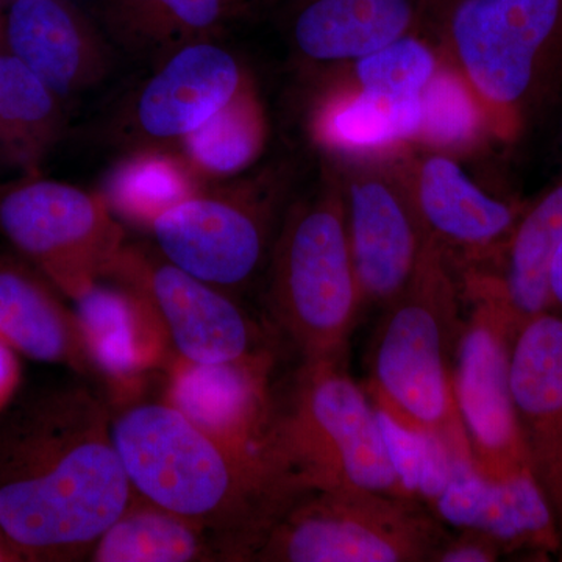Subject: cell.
<instances>
[{
	"label": "cell",
	"instance_id": "9",
	"mask_svg": "<svg viewBox=\"0 0 562 562\" xmlns=\"http://www.w3.org/2000/svg\"><path fill=\"white\" fill-rule=\"evenodd\" d=\"M0 235L69 299L105 277L127 246L103 192L43 173L0 183Z\"/></svg>",
	"mask_w": 562,
	"mask_h": 562
},
{
	"label": "cell",
	"instance_id": "13",
	"mask_svg": "<svg viewBox=\"0 0 562 562\" xmlns=\"http://www.w3.org/2000/svg\"><path fill=\"white\" fill-rule=\"evenodd\" d=\"M453 364V394L476 468L502 479L528 465L514 414L509 358L516 331L486 303H469Z\"/></svg>",
	"mask_w": 562,
	"mask_h": 562
},
{
	"label": "cell",
	"instance_id": "23",
	"mask_svg": "<svg viewBox=\"0 0 562 562\" xmlns=\"http://www.w3.org/2000/svg\"><path fill=\"white\" fill-rule=\"evenodd\" d=\"M313 81L306 127L325 157L391 154L417 143L422 94L397 98Z\"/></svg>",
	"mask_w": 562,
	"mask_h": 562
},
{
	"label": "cell",
	"instance_id": "22",
	"mask_svg": "<svg viewBox=\"0 0 562 562\" xmlns=\"http://www.w3.org/2000/svg\"><path fill=\"white\" fill-rule=\"evenodd\" d=\"M60 294L20 255L0 254V338L31 360L94 372L76 312Z\"/></svg>",
	"mask_w": 562,
	"mask_h": 562
},
{
	"label": "cell",
	"instance_id": "1",
	"mask_svg": "<svg viewBox=\"0 0 562 562\" xmlns=\"http://www.w3.org/2000/svg\"><path fill=\"white\" fill-rule=\"evenodd\" d=\"M133 497L98 395L54 387L0 414V530L22 562L90 557Z\"/></svg>",
	"mask_w": 562,
	"mask_h": 562
},
{
	"label": "cell",
	"instance_id": "5",
	"mask_svg": "<svg viewBox=\"0 0 562 562\" xmlns=\"http://www.w3.org/2000/svg\"><path fill=\"white\" fill-rule=\"evenodd\" d=\"M262 449L310 490L416 498L391 460L379 408L341 362H301L290 391L272 392Z\"/></svg>",
	"mask_w": 562,
	"mask_h": 562
},
{
	"label": "cell",
	"instance_id": "34",
	"mask_svg": "<svg viewBox=\"0 0 562 562\" xmlns=\"http://www.w3.org/2000/svg\"><path fill=\"white\" fill-rule=\"evenodd\" d=\"M461 2H465V0H424L427 25L438 29L446 14Z\"/></svg>",
	"mask_w": 562,
	"mask_h": 562
},
{
	"label": "cell",
	"instance_id": "26",
	"mask_svg": "<svg viewBox=\"0 0 562 562\" xmlns=\"http://www.w3.org/2000/svg\"><path fill=\"white\" fill-rule=\"evenodd\" d=\"M92 562L224 561L220 546L201 527L135 494L116 522L91 550Z\"/></svg>",
	"mask_w": 562,
	"mask_h": 562
},
{
	"label": "cell",
	"instance_id": "16",
	"mask_svg": "<svg viewBox=\"0 0 562 562\" xmlns=\"http://www.w3.org/2000/svg\"><path fill=\"white\" fill-rule=\"evenodd\" d=\"M92 371L109 383L120 403L155 369L168 368L173 350L149 299L125 281L102 277L72 299Z\"/></svg>",
	"mask_w": 562,
	"mask_h": 562
},
{
	"label": "cell",
	"instance_id": "27",
	"mask_svg": "<svg viewBox=\"0 0 562 562\" xmlns=\"http://www.w3.org/2000/svg\"><path fill=\"white\" fill-rule=\"evenodd\" d=\"M268 116L255 80L247 77L227 105L179 144L203 183L243 176L265 151Z\"/></svg>",
	"mask_w": 562,
	"mask_h": 562
},
{
	"label": "cell",
	"instance_id": "30",
	"mask_svg": "<svg viewBox=\"0 0 562 562\" xmlns=\"http://www.w3.org/2000/svg\"><path fill=\"white\" fill-rule=\"evenodd\" d=\"M422 106L424 120L417 146L452 155L472 149L480 140L492 136L482 103L447 60L422 92Z\"/></svg>",
	"mask_w": 562,
	"mask_h": 562
},
{
	"label": "cell",
	"instance_id": "21",
	"mask_svg": "<svg viewBox=\"0 0 562 562\" xmlns=\"http://www.w3.org/2000/svg\"><path fill=\"white\" fill-rule=\"evenodd\" d=\"M272 368L273 358L199 364L173 355L166 368L165 402L221 441L262 449Z\"/></svg>",
	"mask_w": 562,
	"mask_h": 562
},
{
	"label": "cell",
	"instance_id": "20",
	"mask_svg": "<svg viewBox=\"0 0 562 562\" xmlns=\"http://www.w3.org/2000/svg\"><path fill=\"white\" fill-rule=\"evenodd\" d=\"M562 239V177L528 201L508 241L494 260L458 272L462 302L486 303L519 330L549 312V272Z\"/></svg>",
	"mask_w": 562,
	"mask_h": 562
},
{
	"label": "cell",
	"instance_id": "10",
	"mask_svg": "<svg viewBox=\"0 0 562 562\" xmlns=\"http://www.w3.org/2000/svg\"><path fill=\"white\" fill-rule=\"evenodd\" d=\"M395 151L325 157L341 187L362 301L382 310L408 286L430 241Z\"/></svg>",
	"mask_w": 562,
	"mask_h": 562
},
{
	"label": "cell",
	"instance_id": "31",
	"mask_svg": "<svg viewBox=\"0 0 562 562\" xmlns=\"http://www.w3.org/2000/svg\"><path fill=\"white\" fill-rule=\"evenodd\" d=\"M502 557L501 547L487 536L457 530L449 535L432 562H494Z\"/></svg>",
	"mask_w": 562,
	"mask_h": 562
},
{
	"label": "cell",
	"instance_id": "2",
	"mask_svg": "<svg viewBox=\"0 0 562 562\" xmlns=\"http://www.w3.org/2000/svg\"><path fill=\"white\" fill-rule=\"evenodd\" d=\"M113 439L133 492L209 532L224 561H251L310 490L266 450L221 441L165 401L124 405Z\"/></svg>",
	"mask_w": 562,
	"mask_h": 562
},
{
	"label": "cell",
	"instance_id": "12",
	"mask_svg": "<svg viewBox=\"0 0 562 562\" xmlns=\"http://www.w3.org/2000/svg\"><path fill=\"white\" fill-rule=\"evenodd\" d=\"M395 158L425 231L454 271L494 260L528 202L492 195L446 151L409 144Z\"/></svg>",
	"mask_w": 562,
	"mask_h": 562
},
{
	"label": "cell",
	"instance_id": "36",
	"mask_svg": "<svg viewBox=\"0 0 562 562\" xmlns=\"http://www.w3.org/2000/svg\"><path fill=\"white\" fill-rule=\"evenodd\" d=\"M558 154H560L561 168H562V125H561L560 136H558Z\"/></svg>",
	"mask_w": 562,
	"mask_h": 562
},
{
	"label": "cell",
	"instance_id": "18",
	"mask_svg": "<svg viewBox=\"0 0 562 562\" xmlns=\"http://www.w3.org/2000/svg\"><path fill=\"white\" fill-rule=\"evenodd\" d=\"M509 387L528 465L562 532V316L546 312L514 335Z\"/></svg>",
	"mask_w": 562,
	"mask_h": 562
},
{
	"label": "cell",
	"instance_id": "15",
	"mask_svg": "<svg viewBox=\"0 0 562 562\" xmlns=\"http://www.w3.org/2000/svg\"><path fill=\"white\" fill-rule=\"evenodd\" d=\"M428 508L453 530L487 536L503 557H552L562 549L552 505L530 469L494 479L473 458L453 454L449 483Z\"/></svg>",
	"mask_w": 562,
	"mask_h": 562
},
{
	"label": "cell",
	"instance_id": "6",
	"mask_svg": "<svg viewBox=\"0 0 562 562\" xmlns=\"http://www.w3.org/2000/svg\"><path fill=\"white\" fill-rule=\"evenodd\" d=\"M436 31L497 139H516L560 90L562 0H465Z\"/></svg>",
	"mask_w": 562,
	"mask_h": 562
},
{
	"label": "cell",
	"instance_id": "28",
	"mask_svg": "<svg viewBox=\"0 0 562 562\" xmlns=\"http://www.w3.org/2000/svg\"><path fill=\"white\" fill-rule=\"evenodd\" d=\"M203 187L180 150L139 147L114 166L102 192L120 220L150 228L158 216Z\"/></svg>",
	"mask_w": 562,
	"mask_h": 562
},
{
	"label": "cell",
	"instance_id": "8",
	"mask_svg": "<svg viewBox=\"0 0 562 562\" xmlns=\"http://www.w3.org/2000/svg\"><path fill=\"white\" fill-rule=\"evenodd\" d=\"M449 535L417 498L308 490L281 514L251 561L432 562Z\"/></svg>",
	"mask_w": 562,
	"mask_h": 562
},
{
	"label": "cell",
	"instance_id": "33",
	"mask_svg": "<svg viewBox=\"0 0 562 562\" xmlns=\"http://www.w3.org/2000/svg\"><path fill=\"white\" fill-rule=\"evenodd\" d=\"M549 312L562 316V239L554 251L549 272Z\"/></svg>",
	"mask_w": 562,
	"mask_h": 562
},
{
	"label": "cell",
	"instance_id": "24",
	"mask_svg": "<svg viewBox=\"0 0 562 562\" xmlns=\"http://www.w3.org/2000/svg\"><path fill=\"white\" fill-rule=\"evenodd\" d=\"M250 0H95L94 20L113 46L151 61L217 38Z\"/></svg>",
	"mask_w": 562,
	"mask_h": 562
},
{
	"label": "cell",
	"instance_id": "14",
	"mask_svg": "<svg viewBox=\"0 0 562 562\" xmlns=\"http://www.w3.org/2000/svg\"><path fill=\"white\" fill-rule=\"evenodd\" d=\"M217 38L195 41L157 61L125 109L133 147H173L198 131L249 77Z\"/></svg>",
	"mask_w": 562,
	"mask_h": 562
},
{
	"label": "cell",
	"instance_id": "19",
	"mask_svg": "<svg viewBox=\"0 0 562 562\" xmlns=\"http://www.w3.org/2000/svg\"><path fill=\"white\" fill-rule=\"evenodd\" d=\"M280 24L312 76L422 32L427 18L424 0H280Z\"/></svg>",
	"mask_w": 562,
	"mask_h": 562
},
{
	"label": "cell",
	"instance_id": "17",
	"mask_svg": "<svg viewBox=\"0 0 562 562\" xmlns=\"http://www.w3.org/2000/svg\"><path fill=\"white\" fill-rule=\"evenodd\" d=\"M0 50L65 101L109 74L113 44L70 0H9L0 11Z\"/></svg>",
	"mask_w": 562,
	"mask_h": 562
},
{
	"label": "cell",
	"instance_id": "32",
	"mask_svg": "<svg viewBox=\"0 0 562 562\" xmlns=\"http://www.w3.org/2000/svg\"><path fill=\"white\" fill-rule=\"evenodd\" d=\"M22 382L20 353L0 338V414L14 402Z\"/></svg>",
	"mask_w": 562,
	"mask_h": 562
},
{
	"label": "cell",
	"instance_id": "3",
	"mask_svg": "<svg viewBox=\"0 0 562 562\" xmlns=\"http://www.w3.org/2000/svg\"><path fill=\"white\" fill-rule=\"evenodd\" d=\"M462 295L452 262L428 241L412 281L383 308L368 353V392L406 430L473 458L453 394Z\"/></svg>",
	"mask_w": 562,
	"mask_h": 562
},
{
	"label": "cell",
	"instance_id": "25",
	"mask_svg": "<svg viewBox=\"0 0 562 562\" xmlns=\"http://www.w3.org/2000/svg\"><path fill=\"white\" fill-rule=\"evenodd\" d=\"M61 102L27 66L0 50V171L40 176L60 138Z\"/></svg>",
	"mask_w": 562,
	"mask_h": 562
},
{
	"label": "cell",
	"instance_id": "4",
	"mask_svg": "<svg viewBox=\"0 0 562 562\" xmlns=\"http://www.w3.org/2000/svg\"><path fill=\"white\" fill-rule=\"evenodd\" d=\"M268 306L301 362L347 364L362 301L341 187L327 160L312 191L292 199L268 261Z\"/></svg>",
	"mask_w": 562,
	"mask_h": 562
},
{
	"label": "cell",
	"instance_id": "35",
	"mask_svg": "<svg viewBox=\"0 0 562 562\" xmlns=\"http://www.w3.org/2000/svg\"><path fill=\"white\" fill-rule=\"evenodd\" d=\"M0 562H22L20 553L14 550L2 530H0Z\"/></svg>",
	"mask_w": 562,
	"mask_h": 562
},
{
	"label": "cell",
	"instance_id": "11",
	"mask_svg": "<svg viewBox=\"0 0 562 562\" xmlns=\"http://www.w3.org/2000/svg\"><path fill=\"white\" fill-rule=\"evenodd\" d=\"M105 277L125 281L149 299L177 357L199 364L276 357L268 336L232 294L177 268L157 249L127 244Z\"/></svg>",
	"mask_w": 562,
	"mask_h": 562
},
{
	"label": "cell",
	"instance_id": "7",
	"mask_svg": "<svg viewBox=\"0 0 562 562\" xmlns=\"http://www.w3.org/2000/svg\"><path fill=\"white\" fill-rule=\"evenodd\" d=\"M290 202L288 166H268L205 184L158 216L149 231L166 260L232 294L268 268Z\"/></svg>",
	"mask_w": 562,
	"mask_h": 562
},
{
	"label": "cell",
	"instance_id": "29",
	"mask_svg": "<svg viewBox=\"0 0 562 562\" xmlns=\"http://www.w3.org/2000/svg\"><path fill=\"white\" fill-rule=\"evenodd\" d=\"M443 63L441 46L416 32L357 60L312 74L310 79L355 91L408 98L420 95Z\"/></svg>",
	"mask_w": 562,
	"mask_h": 562
},
{
	"label": "cell",
	"instance_id": "37",
	"mask_svg": "<svg viewBox=\"0 0 562 562\" xmlns=\"http://www.w3.org/2000/svg\"><path fill=\"white\" fill-rule=\"evenodd\" d=\"M3 0H0V11H2Z\"/></svg>",
	"mask_w": 562,
	"mask_h": 562
}]
</instances>
